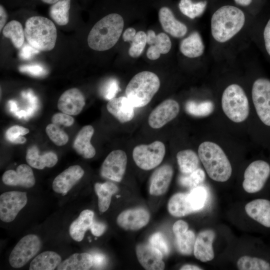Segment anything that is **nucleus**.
Here are the masks:
<instances>
[{
    "label": "nucleus",
    "instance_id": "nucleus-1",
    "mask_svg": "<svg viewBox=\"0 0 270 270\" xmlns=\"http://www.w3.org/2000/svg\"><path fill=\"white\" fill-rule=\"evenodd\" d=\"M246 24V14L239 8L232 5L222 6L210 18L212 39L218 44H228L240 36Z\"/></svg>",
    "mask_w": 270,
    "mask_h": 270
},
{
    "label": "nucleus",
    "instance_id": "nucleus-2",
    "mask_svg": "<svg viewBox=\"0 0 270 270\" xmlns=\"http://www.w3.org/2000/svg\"><path fill=\"white\" fill-rule=\"evenodd\" d=\"M123 18L118 14L106 15L92 28L88 36V46L97 51L112 48L119 40L124 28Z\"/></svg>",
    "mask_w": 270,
    "mask_h": 270
},
{
    "label": "nucleus",
    "instance_id": "nucleus-3",
    "mask_svg": "<svg viewBox=\"0 0 270 270\" xmlns=\"http://www.w3.org/2000/svg\"><path fill=\"white\" fill-rule=\"evenodd\" d=\"M198 156L209 177L218 182L227 181L232 174L230 162L217 144L205 141L198 148Z\"/></svg>",
    "mask_w": 270,
    "mask_h": 270
},
{
    "label": "nucleus",
    "instance_id": "nucleus-4",
    "mask_svg": "<svg viewBox=\"0 0 270 270\" xmlns=\"http://www.w3.org/2000/svg\"><path fill=\"white\" fill-rule=\"evenodd\" d=\"M24 34L28 43L40 51H50L54 47L56 28L50 20L44 16H34L25 23Z\"/></svg>",
    "mask_w": 270,
    "mask_h": 270
},
{
    "label": "nucleus",
    "instance_id": "nucleus-5",
    "mask_svg": "<svg viewBox=\"0 0 270 270\" xmlns=\"http://www.w3.org/2000/svg\"><path fill=\"white\" fill-rule=\"evenodd\" d=\"M160 84V78L156 74L141 72L134 75L128 84L126 95L134 108L144 107L151 101Z\"/></svg>",
    "mask_w": 270,
    "mask_h": 270
},
{
    "label": "nucleus",
    "instance_id": "nucleus-6",
    "mask_svg": "<svg viewBox=\"0 0 270 270\" xmlns=\"http://www.w3.org/2000/svg\"><path fill=\"white\" fill-rule=\"evenodd\" d=\"M221 104L225 115L234 122H242L249 116L248 99L243 88L238 84L232 83L225 88Z\"/></svg>",
    "mask_w": 270,
    "mask_h": 270
},
{
    "label": "nucleus",
    "instance_id": "nucleus-7",
    "mask_svg": "<svg viewBox=\"0 0 270 270\" xmlns=\"http://www.w3.org/2000/svg\"><path fill=\"white\" fill-rule=\"evenodd\" d=\"M251 96L260 121L270 128V79L264 76L256 78L252 85Z\"/></svg>",
    "mask_w": 270,
    "mask_h": 270
},
{
    "label": "nucleus",
    "instance_id": "nucleus-8",
    "mask_svg": "<svg viewBox=\"0 0 270 270\" xmlns=\"http://www.w3.org/2000/svg\"><path fill=\"white\" fill-rule=\"evenodd\" d=\"M166 154L164 144L155 141L149 144L135 146L132 157L136 166L144 170H150L158 166L162 161Z\"/></svg>",
    "mask_w": 270,
    "mask_h": 270
},
{
    "label": "nucleus",
    "instance_id": "nucleus-9",
    "mask_svg": "<svg viewBox=\"0 0 270 270\" xmlns=\"http://www.w3.org/2000/svg\"><path fill=\"white\" fill-rule=\"evenodd\" d=\"M42 247L40 238L34 234H28L22 238L11 252L8 261L14 268H20L26 264Z\"/></svg>",
    "mask_w": 270,
    "mask_h": 270
},
{
    "label": "nucleus",
    "instance_id": "nucleus-10",
    "mask_svg": "<svg viewBox=\"0 0 270 270\" xmlns=\"http://www.w3.org/2000/svg\"><path fill=\"white\" fill-rule=\"evenodd\" d=\"M242 187L248 193L260 191L270 176V164L262 160L251 162L244 172Z\"/></svg>",
    "mask_w": 270,
    "mask_h": 270
},
{
    "label": "nucleus",
    "instance_id": "nucleus-11",
    "mask_svg": "<svg viewBox=\"0 0 270 270\" xmlns=\"http://www.w3.org/2000/svg\"><path fill=\"white\" fill-rule=\"evenodd\" d=\"M28 202L26 193L19 191L4 192L0 196V218L4 222L13 221Z\"/></svg>",
    "mask_w": 270,
    "mask_h": 270
},
{
    "label": "nucleus",
    "instance_id": "nucleus-12",
    "mask_svg": "<svg viewBox=\"0 0 270 270\" xmlns=\"http://www.w3.org/2000/svg\"><path fill=\"white\" fill-rule=\"evenodd\" d=\"M127 165V156L120 150H112L106 157L100 168L101 176L116 182H120Z\"/></svg>",
    "mask_w": 270,
    "mask_h": 270
},
{
    "label": "nucleus",
    "instance_id": "nucleus-13",
    "mask_svg": "<svg viewBox=\"0 0 270 270\" xmlns=\"http://www.w3.org/2000/svg\"><path fill=\"white\" fill-rule=\"evenodd\" d=\"M180 105L172 99H167L158 104L150 114L148 122L154 129L164 126L175 118L180 112Z\"/></svg>",
    "mask_w": 270,
    "mask_h": 270
},
{
    "label": "nucleus",
    "instance_id": "nucleus-14",
    "mask_svg": "<svg viewBox=\"0 0 270 270\" xmlns=\"http://www.w3.org/2000/svg\"><path fill=\"white\" fill-rule=\"evenodd\" d=\"M136 254L142 266L146 270H162L165 267L163 254L150 244H140L136 247Z\"/></svg>",
    "mask_w": 270,
    "mask_h": 270
},
{
    "label": "nucleus",
    "instance_id": "nucleus-15",
    "mask_svg": "<svg viewBox=\"0 0 270 270\" xmlns=\"http://www.w3.org/2000/svg\"><path fill=\"white\" fill-rule=\"evenodd\" d=\"M150 218L149 212L144 208L130 209L118 216V224L125 230H136L146 226Z\"/></svg>",
    "mask_w": 270,
    "mask_h": 270
},
{
    "label": "nucleus",
    "instance_id": "nucleus-16",
    "mask_svg": "<svg viewBox=\"0 0 270 270\" xmlns=\"http://www.w3.org/2000/svg\"><path fill=\"white\" fill-rule=\"evenodd\" d=\"M85 105L84 97L80 90L72 88L66 90L60 97L58 102V110L69 115H77Z\"/></svg>",
    "mask_w": 270,
    "mask_h": 270
},
{
    "label": "nucleus",
    "instance_id": "nucleus-17",
    "mask_svg": "<svg viewBox=\"0 0 270 270\" xmlns=\"http://www.w3.org/2000/svg\"><path fill=\"white\" fill-rule=\"evenodd\" d=\"M84 170L78 165L72 166L54 179L52 189L56 193L66 194L83 176Z\"/></svg>",
    "mask_w": 270,
    "mask_h": 270
},
{
    "label": "nucleus",
    "instance_id": "nucleus-18",
    "mask_svg": "<svg viewBox=\"0 0 270 270\" xmlns=\"http://www.w3.org/2000/svg\"><path fill=\"white\" fill-rule=\"evenodd\" d=\"M2 180L8 186H18L26 188L32 187L36 182L32 169L26 164L19 165L16 170L6 171L2 175Z\"/></svg>",
    "mask_w": 270,
    "mask_h": 270
},
{
    "label": "nucleus",
    "instance_id": "nucleus-19",
    "mask_svg": "<svg viewBox=\"0 0 270 270\" xmlns=\"http://www.w3.org/2000/svg\"><path fill=\"white\" fill-rule=\"evenodd\" d=\"M158 19L164 30L174 38H183L188 32L187 26L178 20L168 6H162L159 10Z\"/></svg>",
    "mask_w": 270,
    "mask_h": 270
},
{
    "label": "nucleus",
    "instance_id": "nucleus-20",
    "mask_svg": "<svg viewBox=\"0 0 270 270\" xmlns=\"http://www.w3.org/2000/svg\"><path fill=\"white\" fill-rule=\"evenodd\" d=\"M173 174V168L169 164H164L156 170L150 178V194L159 196L166 193L171 182Z\"/></svg>",
    "mask_w": 270,
    "mask_h": 270
},
{
    "label": "nucleus",
    "instance_id": "nucleus-21",
    "mask_svg": "<svg viewBox=\"0 0 270 270\" xmlns=\"http://www.w3.org/2000/svg\"><path fill=\"white\" fill-rule=\"evenodd\" d=\"M214 232L206 230L200 232L196 238L194 254L196 258L202 262L213 260L214 256L212 243L215 238Z\"/></svg>",
    "mask_w": 270,
    "mask_h": 270
},
{
    "label": "nucleus",
    "instance_id": "nucleus-22",
    "mask_svg": "<svg viewBox=\"0 0 270 270\" xmlns=\"http://www.w3.org/2000/svg\"><path fill=\"white\" fill-rule=\"evenodd\" d=\"M146 36L147 44L150 45L146 56L150 60H157L161 54H166L170 51L172 42L166 34L160 32L156 35L154 30H150L147 32Z\"/></svg>",
    "mask_w": 270,
    "mask_h": 270
},
{
    "label": "nucleus",
    "instance_id": "nucleus-23",
    "mask_svg": "<svg viewBox=\"0 0 270 270\" xmlns=\"http://www.w3.org/2000/svg\"><path fill=\"white\" fill-rule=\"evenodd\" d=\"M134 108L126 96L114 97L106 104L108 112L121 123L130 122L134 118Z\"/></svg>",
    "mask_w": 270,
    "mask_h": 270
},
{
    "label": "nucleus",
    "instance_id": "nucleus-24",
    "mask_svg": "<svg viewBox=\"0 0 270 270\" xmlns=\"http://www.w3.org/2000/svg\"><path fill=\"white\" fill-rule=\"evenodd\" d=\"M252 29L256 42L270 61V16L253 22Z\"/></svg>",
    "mask_w": 270,
    "mask_h": 270
},
{
    "label": "nucleus",
    "instance_id": "nucleus-25",
    "mask_svg": "<svg viewBox=\"0 0 270 270\" xmlns=\"http://www.w3.org/2000/svg\"><path fill=\"white\" fill-rule=\"evenodd\" d=\"M94 133L92 126H85L79 131L74 142L73 148L84 158H92L96 154V150L90 142Z\"/></svg>",
    "mask_w": 270,
    "mask_h": 270
},
{
    "label": "nucleus",
    "instance_id": "nucleus-26",
    "mask_svg": "<svg viewBox=\"0 0 270 270\" xmlns=\"http://www.w3.org/2000/svg\"><path fill=\"white\" fill-rule=\"evenodd\" d=\"M247 214L262 226L270 228V201L266 199H256L245 206Z\"/></svg>",
    "mask_w": 270,
    "mask_h": 270
},
{
    "label": "nucleus",
    "instance_id": "nucleus-27",
    "mask_svg": "<svg viewBox=\"0 0 270 270\" xmlns=\"http://www.w3.org/2000/svg\"><path fill=\"white\" fill-rule=\"evenodd\" d=\"M180 50L186 57L194 58L202 56L205 51V45L200 34L194 31L182 39Z\"/></svg>",
    "mask_w": 270,
    "mask_h": 270
},
{
    "label": "nucleus",
    "instance_id": "nucleus-28",
    "mask_svg": "<svg viewBox=\"0 0 270 270\" xmlns=\"http://www.w3.org/2000/svg\"><path fill=\"white\" fill-rule=\"evenodd\" d=\"M26 158L30 166L38 170H42L45 167L52 168L56 165L58 160L56 154L52 152L40 155L36 146L28 149Z\"/></svg>",
    "mask_w": 270,
    "mask_h": 270
},
{
    "label": "nucleus",
    "instance_id": "nucleus-29",
    "mask_svg": "<svg viewBox=\"0 0 270 270\" xmlns=\"http://www.w3.org/2000/svg\"><path fill=\"white\" fill-rule=\"evenodd\" d=\"M94 213L90 210H85L80 212L69 228L70 234L74 240L80 242L83 240L86 232L94 221Z\"/></svg>",
    "mask_w": 270,
    "mask_h": 270
},
{
    "label": "nucleus",
    "instance_id": "nucleus-30",
    "mask_svg": "<svg viewBox=\"0 0 270 270\" xmlns=\"http://www.w3.org/2000/svg\"><path fill=\"white\" fill-rule=\"evenodd\" d=\"M93 266L92 255L87 252L75 253L62 261L58 270H87Z\"/></svg>",
    "mask_w": 270,
    "mask_h": 270
},
{
    "label": "nucleus",
    "instance_id": "nucleus-31",
    "mask_svg": "<svg viewBox=\"0 0 270 270\" xmlns=\"http://www.w3.org/2000/svg\"><path fill=\"white\" fill-rule=\"evenodd\" d=\"M62 262L60 256L52 251L44 252L31 262L30 270H53Z\"/></svg>",
    "mask_w": 270,
    "mask_h": 270
},
{
    "label": "nucleus",
    "instance_id": "nucleus-32",
    "mask_svg": "<svg viewBox=\"0 0 270 270\" xmlns=\"http://www.w3.org/2000/svg\"><path fill=\"white\" fill-rule=\"evenodd\" d=\"M170 214L176 217H182L194 212L188 198V194L178 192L170 199L168 205Z\"/></svg>",
    "mask_w": 270,
    "mask_h": 270
},
{
    "label": "nucleus",
    "instance_id": "nucleus-33",
    "mask_svg": "<svg viewBox=\"0 0 270 270\" xmlns=\"http://www.w3.org/2000/svg\"><path fill=\"white\" fill-rule=\"evenodd\" d=\"M118 190L116 184L106 182L104 183H96L94 190L98 197V210L100 212H104L108 208L112 196Z\"/></svg>",
    "mask_w": 270,
    "mask_h": 270
},
{
    "label": "nucleus",
    "instance_id": "nucleus-34",
    "mask_svg": "<svg viewBox=\"0 0 270 270\" xmlns=\"http://www.w3.org/2000/svg\"><path fill=\"white\" fill-rule=\"evenodd\" d=\"M199 159L198 156L190 149L182 150L176 154L179 169L184 174H190L198 168Z\"/></svg>",
    "mask_w": 270,
    "mask_h": 270
},
{
    "label": "nucleus",
    "instance_id": "nucleus-35",
    "mask_svg": "<svg viewBox=\"0 0 270 270\" xmlns=\"http://www.w3.org/2000/svg\"><path fill=\"white\" fill-rule=\"evenodd\" d=\"M70 0H59L50 8V16L58 25H66L69 21Z\"/></svg>",
    "mask_w": 270,
    "mask_h": 270
},
{
    "label": "nucleus",
    "instance_id": "nucleus-36",
    "mask_svg": "<svg viewBox=\"0 0 270 270\" xmlns=\"http://www.w3.org/2000/svg\"><path fill=\"white\" fill-rule=\"evenodd\" d=\"M3 35L10 39L16 48H20L24 41V31L22 24L18 21L13 20L4 26L2 30Z\"/></svg>",
    "mask_w": 270,
    "mask_h": 270
},
{
    "label": "nucleus",
    "instance_id": "nucleus-37",
    "mask_svg": "<svg viewBox=\"0 0 270 270\" xmlns=\"http://www.w3.org/2000/svg\"><path fill=\"white\" fill-rule=\"evenodd\" d=\"M207 2L200 1L194 2L192 0H180L178 8L180 12L191 19L199 17L204 12Z\"/></svg>",
    "mask_w": 270,
    "mask_h": 270
},
{
    "label": "nucleus",
    "instance_id": "nucleus-38",
    "mask_svg": "<svg viewBox=\"0 0 270 270\" xmlns=\"http://www.w3.org/2000/svg\"><path fill=\"white\" fill-rule=\"evenodd\" d=\"M213 103L209 100L198 102L189 100L185 104V110L188 114L198 117L205 116L210 114L213 111Z\"/></svg>",
    "mask_w": 270,
    "mask_h": 270
},
{
    "label": "nucleus",
    "instance_id": "nucleus-39",
    "mask_svg": "<svg viewBox=\"0 0 270 270\" xmlns=\"http://www.w3.org/2000/svg\"><path fill=\"white\" fill-rule=\"evenodd\" d=\"M176 236L178 249L180 252L184 255H190L194 252L196 241L194 232L188 230Z\"/></svg>",
    "mask_w": 270,
    "mask_h": 270
},
{
    "label": "nucleus",
    "instance_id": "nucleus-40",
    "mask_svg": "<svg viewBox=\"0 0 270 270\" xmlns=\"http://www.w3.org/2000/svg\"><path fill=\"white\" fill-rule=\"evenodd\" d=\"M240 270H270V264L265 260L244 256L240 257L237 262Z\"/></svg>",
    "mask_w": 270,
    "mask_h": 270
},
{
    "label": "nucleus",
    "instance_id": "nucleus-41",
    "mask_svg": "<svg viewBox=\"0 0 270 270\" xmlns=\"http://www.w3.org/2000/svg\"><path fill=\"white\" fill-rule=\"evenodd\" d=\"M208 197L206 189L202 186L193 188L188 194V200L194 212L204 208Z\"/></svg>",
    "mask_w": 270,
    "mask_h": 270
},
{
    "label": "nucleus",
    "instance_id": "nucleus-42",
    "mask_svg": "<svg viewBox=\"0 0 270 270\" xmlns=\"http://www.w3.org/2000/svg\"><path fill=\"white\" fill-rule=\"evenodd\" d=\"M131 42L129 55L132 58H138L142 54L147 43L146 34L142 30L138 31Z\"/></svg>",
    "mask_w": 270,
    "mask_h": 270
},
{
    "label": "nucleus",
    "instance_id": "nucleus-43",
    "mask_svg": "<svg viewBox=\"0 0 270 270\" xmlns=\"http://www.w3.org/2000/svg\"><path fill=\"white\" fill-rule=\"evenodd\" d=\"M46 132L50 140L56 146H62L68 140V134L59 126L53 123L48 124Z\"/></svg>",
    "mask_w": 270,
    "mask_h": 270
},
{
    "label": "nucleus",
    "instance_id": "nucleus-44",
    "mask_svg": "<svg viewBox=\"0 0 270 270\" xmlns=\"http://www.w3.org/2000/svg\"><path fill=\"white\" fill-rule=\"evenodd\" d=\"M206 178L204 171L201 168H197L188 174H184L179 178V182L182 186L194 188L202 183Z\"/></svg>",
    "mask_w": 270,
    "mask_h": 270
},
{
    "label": "nucleus",
    "instance_id": "nucleus-45",
    "mask_svg": "<svg viewBox=\"0 0 270 270\" xmlns=\"http://www.w3.org/2000/svg\"><path fill=\"white\" fill-rule=\"evenodd\" d=\"M30 130L24 127L16 125L10 128L6 132V138L9 142L14 144H22L26 141L23 136L28 134Z\"/></svg>",
    "mask_w": 270,
    "mask_h": 270
},
{
    "label": "nucleus",
    "instance_id": "nucleus-46",
    "mask_svg": "<svg viewBox=\"0 0 270 270\" xmlns=\"http://www.w3.org/2000/svg\"><path fill=\"white\" fill-rule=\"evenodd\" d=\"M149 242L150 244L160 250L163 255L168 254L170 248L168 242L161 232H156L152 235Z\"/></svg>",
    "mask_w": 270,
    "mask_h": 270
},
{
    "label": "nucleus",
    "instance_id": "nucleus-47",
    "mask_svg": "<svg viewBox=\"0 0 270 270\" xmlns=\"http://www.w3.org/2000/svg\"><path fill=\"white\" fill-rule=\"evenodd\" d=\"M119 90L118 82L116 79L110 80L104 85L102 94L105 98L110 100L115 97Z\"/></svg>",
    "mask_w": 270,
    "mask_h": 270
},
{
    "label": "nucleus",
    "instance_id": "nucleus-48",
    "mask_svg": "<svg viewBox=\"0 0 270 270\" xmlns=\"http://www.w3.org/2000/svg\"><path fill=\"white\" fill-rule=\"evenodd\" d=\"M20 72L36 76L46 74V70L40 64H34L22 66L19 68Z\"/></svg>",
    "mask_w": 270,
    "mask_h": 270
},
{
    "label": "nucleus",
    "instance_id": "nucleus-49",
    "mask_svg": "<svg viewBox=\"0 0 270 270\" xmlns=\"http://www.w3.org/2000/svg\"><path fill=\"white\" fill-rule=\"evenodd\" d=\"M74 120L70 115L64 112H58L54 114L52 118V123L58 125H64L70 126L73 124Z\"/></svg>",
    "mask_w": 270,
    "mask_h": 270
},
{
    "label": "nucleus",
    "instance_id": "nucleus-50",
    "mask_svg": "<svg viewBox=\"0 0 270 270\" xmlns=\"http://www.w3.org/2000/svg\"><path fill=\"white\" fill-rule=\"evenodd\" d=\"M40 50L28 44H25L20 52V56L24 60H29Z\"/></svg>",
    "mask_w": 270,
    "mask_h": 270
},
{
    "label": "nucleus",
    "instance_id": "nucleus-51",
    "mask_svg": "<svg viewBox=\"0 0 270 270\" xmlns=\"http://www.w3.org/2000/svg\"><path fill=\"white\" fill-rule=\"evenodd\" d=\"M90 229L91 230L92 234L96 236H102L106 230V226L105 224L98 222L94 220Z\"/></svg>",
    "mask_w": 270,
    "mask_h": 270
},
{
    "label": "nucleus",
    "instance_id": "nucleus-52",
    "mask_svg": "<svg viewBox=\"0 0 270 270\" xmlns=\"http://www.w3.org/2000/svg\"><path fill=\"white\" fill-rule=\"evenodd\" d=\"M187 222L182 220L176 221L172 226V231L175 236L188 230Z\"/></svg>",
    "mask_w": 270,
    "mask_h": 270
},
{
    "label": "nucleus",
    "instance_id": "nucleus-53",
    "mask_svg": "<svg viewBox=\"0 0 270 270\" xmlns=\"http://www.w3.org/2000/svg\"><path fill=\"white\" fill-rule=\"evenodd\" d=\"M93 266L95 268H102L106 264V257L102 254L95 253L92 255Z\"/></svg>",
    "mask_w": 270,
    "mask_h": 270
},
{
    "label": "nucleus",
    "instance_id": "nucleus-54",
    "mask_svg": "<svg viewBox=\"0 0 270 270\" xmlns=\"http://www.w3.org/2000/svg\"><path fill=\"white\" fill-rule=\"evenodd\" d=\"M136 32L133 28H128L125 30L122 34V38L124 42H131Z\"/></svg>",
    "mask_w": 270,
    "mask_h": 270
},
{
    "label": "nucleus",
    "instance_id": "nucleus-55",
    "mask_svg": "<svg viewBox=\"0 0 270 270\" xmlns=\"http://www.w3.org/2000/svg\"><path fill=\"white\" fill-rule=\"evenodd\" d=\"M8 18V15L5 8L2 5L0 6V30L4 26Z\"/></svg>",
    "mask_w": 270,
    "mask_h": 270
},
{
    "label": "nucleus",
    "instance_id": "nucleus-56",
    "mask_svg": "<svg viewBox=\"0 0 270 270\" xmlns=\"http://www.w3.org/2000/svg\"><path fill=\"white\" fill-rule=\"evenodd\" d=\"M180 270H201L200 267L192 264H185L182 266L180 268Z\"/></svg>",
    "mask_w": 270,
    "mask_h": 270
},
{
    "label": "nucleus",
    "instance_id": "nucleus-57",
    "mask_svg": "<svg viewBox=\"0 0 270 270\" xmlns=\"http://www.w3.org/2000/svg\"><path fill=\"white\" fill-rule=\"evenodd\" d=\"M234 2L238 5L242 6H249L252 2L253 0H234Z\"/></svg>",
    "mask_w": 270,
    "mask_h": 270
},
{
    "label": "nucleus",
    "instance_id": "nucleus-58",
    "mask_svg": "<svg viewBox=\"0 0 270 270\" xmlns=\"http://www.w3.org/2000/svg\"><path fill=\"white\" fill-rule=\"evenodd\" d=\"M9 105L10 106V110L12 112H16L17 110L16 104L13 100L9 101Z\"/></svg>",
    "mask_w": 270,
    "mask_h": 270
},
{
    "label": "nucleus",
    "instance_id": "nucleus-59",
    "mask_svg": "<svg viewBox=\"0 0 270 270\" xmlns=\"http://www.w3.org/2000/svg\"><path fill=\"white\" fill-rule=\"evenodd\" d=\"M42 2L48 4H54L59 0H41Z\"/></svg>",
    "mask_w": 270,
    "mask_h": 270
},
{
    "label": "nucleus",
    "instance_id": "nucleus-60",
    "mask_svg": "<svg viewBox=\"0 0 270 270\" xmlns=\"http://www.w3.org/2000/svg\"><path fill=\"white\" fill-rule=\"evenodd\" d=\"M16 114L20 117L21 118L24 116H26V112L24 110H21L20 112H18Z\"/></svg>",
    "mask_w": 270,
    "mask_h": 270
}]
</instances>
